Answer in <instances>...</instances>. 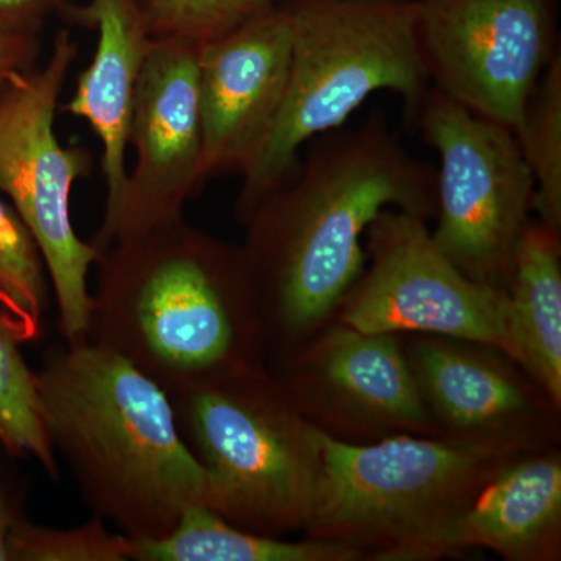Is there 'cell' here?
<instances>
[{"instance_id": "obj_1", "label": "cell", "mask_w": 561, "mask_h": 561, "mask_svg": "<svg viewBox=\"0 0 561 561\" xmlns=\"http://www.w3.org/2000/svg\"><path fill=\"white\" fill-rule=\"evenodd\" d=\"M308 144V157L242 221L267 362L334 320L367 265L365 232L383 209L426 221L437 213V172L405 150L382 111Z\"/></svg>"}, {"instance_id": "obj_2", "label": "cell", "mask_w": 561, "mask_h": 561, "mask_svg": "<svg viewBox=\"0 0 561 561\" xmlns=\"http://www.w3.org/2000/svg\"><path fill=\"white\" fill-rule=\"evenodd\" d=\"M84 341L113 351L169 397L267 364L242 245L184 217L99 251Z\"/></svg>"}, {"instance_id": "obj_3", "label": "cell", "mask_w": 561, "mask_h": 561, "mask_svg": "<svg viewBox=\"0 0 561 561\" xmlns=\"http://www.w3.org/2000/svg\"><path fill=\"white\" fill-rule=\"evenodd\" d=\"M35 375L51 448L94 516L133 540H154L187 508L209 511L208 474L149 376L88 341L51 350Z\"/></svg>"}, {"instance_id": "obj_4", "label": "cell", "mask_w": 561, "mask_h": 561, "mask_svg": "<svg viewBox=\"0 0 561 561\" xmlns=\"http://www.w3.org/2000/svg\"><path fill=\"white\" fill-rule=\"evenodd\" d=\"M287 10L291 54L286 95L271 135L242 173L236 203L241 224L297 169L305 144L345 125L371 94L397 92L409 117H416L430 92L420 2L298 0Z\"/></svg>"}, {"instance_id": "obj_5", "label": "cell", "mask_w": 561, "mask_h": 561, "mask_svg": "<svg viewBox=\"0 0 561 561\" xmlns=\"http://www.w3.org/2000/svg\"><path fill=\"white\" fill-rule=\"evenodd\" d=\"M181 435L210 482L209 511L267 537L305 531L323 478V434L267 364L171 397Z\"/></svg>"}, {"instance_id": "obj_6", "label": "cell", "mask_w": 561, "mask_h": 561, "mask_svg": "<svg viewBox=\"0 0 561 561\" xmlns=\"http://www.w3.org/2000/svg\"><path fill=\"white\" fill-rule=\"evenodd\" d=\"M515 446L394 435L346 445L323 435V478L306 538L364 561H412L513 460Z\"/></svg>"}, {"instance_id": "obj_7", "label": "cell", "mask_w": 561, "mask_h": 561, "mask_svg": "<svg viewBox=\"0 0 561 561\" xmlns=\"http://www.w3.org/2000/svg\"><path fill=\"white\" fill-rule=\"evenodd\" d=\"M77 55L79 46L61 28L47 60L14 76L0 94V192L38 247L66 342L87 335L88 278L99 257L94 243L80 239L70 219L73 184L90 176L94 158L81 144L62 146L55 130Z\"/></svg>"}, {"instance_id": "obj_8", "label": "cell", "mask_w": 561, "mask_h": 561, "mask_svg": "<svg viewBox=\"0 0 561 561\" xmlns=\"http://www.w3.org/2000/svg\"><path fill=\"white\" fill-rule=\"evenodd\" d=\"M416 117L440 160L435 245L468 278L507 290L535 195L515 133L435 88Z\"/></svg>"}, {"instance_id": "obj_9", "label": "cell", "mask_w": 561, "mask_h": 561, "mask_svg": "<svg viewBox=\"0 0 561 561\" xmlns=\"http://www.w3.org/2000/svg\"><path fill=\"white\" fill-rule=\"evenodd\" d=\"M364 241L368 268L342 298L334 320L364 332L485 343L515 360L505 291L463 275L435 245L426 220L383 209Z\"/></svg>"}, {"instance_id": "obj_10", "label": "cell", "mask_w": 561, "mask_h": 561, "mask_svg": "<svg viewBox=\"0 0 561 561\" xmlns=\"http://www.w3.org/2000/svg\"><path fill=\"white\" fill-rule=\"evenodd\" d=\"M268 367L302 416L332 440L368 445L394 435L438 437L398 334L332 320L273 356Z\"/></svg>"}, {"instance_id": "obj_11", "label": "cell", "mask_w": 561, "mask_h": 561, "mask_svg": "<svg viewBox=\"0 0 561 561\" xmlns=\"http://www.w3.org/2000/svg\"><path fill=\"white\" fill-rule=\"evenodd\" d=\"M419 35L435 90L513 133L556 55L546 0H423Z\"/></svg>"}, {"instance_id": "obj_12", "label": "cell", "mask_w": 561, "mask_h": 561, "mask_svg": "<svg viewBox=\"0 0 561 561\" xmlns=\"http://www.w3.org/2000/svg\"><path fill=\"white\" fill-rule=\"evenodd\" d=\"M198 50L194 41L151 39L128 131L135 161L119 209L91 241L99 251L181 219L184 205L205 183Z\"/></svg>"}, {"instance_id": "obj_13", "label": "cell", "mask_w": 561, "mask_h": 561, "mask_svg": "<svg viewBox=\"0 0 561 561\" xmlns=\"http://www.w3.org/2000/svg\"><path fill=\"white\" fill-rule=\"evenodd\" d=\"M398 335L438 437L524 451L560 446L561 405L507 354L463 339Z\"/></svg>"}, {"instance_id": "obj_14", "label": "cell", "mask_w": 561, "mask_h": 561, "mask_svg": "<svg viewBox=\"0 0 561 561\" xmlns=\"http://www.w3.org/2000/svg\"><path fill=\"white\" fill-rule=\"evenodd\" d=\"M291 54L287 7H273L198 50L203 179L242 173L278 117Z\"/></svg>"}, {"instance_id": "obj_15", "label": "cell", "mask_w": 561, "mask_h": 561, "mask_svg": "<svg viewBox=\"0 0 561 561\" xmlns=\"http://www.w3.org/2000/svg\"><path fill=\"white\" fill-rule=\"evenodd\" d=\"M471 549L507 561L561 559L560 446L513 460L412 561L451 559Z\"/></svg>"}, {"instance_id": "obj_16", "label": "cell", "mask_w": 561, "mask_h": 561, "mask_svg": "<svg viewBox=\"0 0 561 561\" xmlns=\"http://www.w3.org/2000/svg\"><path fill=\"white\" fill-rule=\"evenodd\" d=\"M61 13L98 33L92 60L60 111L88 122L101 142L105 224L113 219L124 197L133 103L153 36L139 0H90L80 7L66 3Z\"/></svg>"}, {"instance_id": "obj_17", "label": "cell", "mask_w": 561, "mask_h": 561, "mask_svg": "<svg viewBox=\"0 0 561 561\" xmlns=\"http://www.w3.org/2000/svg\"><path fill=\"white\" fill-rule=\"evenodd\" d=\"M515 360L561 405V232L530 219L505 290Z\"/></svg>"}, {"instance_id": "obj_18", "label": "cell", "mask_w": 561, "mask_h": 561, "mask_svg": "<svg viewBox=\"0 0 561 561\" xmlns=\"http://www.w3.org/2000/svg\"><path fill=\"white\" fill-rule=\"evenodd\" d=\"M127 552L128 560L135 561H364L362 553L348 546L254 534L205 507L187 508L165 537L128 538Z\"/></svg>"}, {"instance_id": "obj_19", "label": "cell", "mask_w": 561, "mask_h": 561, "mask_svg": "<svg viewBox=\"0 0 561 561\" xmlns=\"http://www.w3.org/2000/svg\"><path fill=\"white\" fill-rule=\"evenodd\" d=\"M49 298L50 280L38 247L0 192V309L21 345L43 335Z\"/></svg>"}, {"instance_id": "obj_20", "label": "cell", "mask_w": 561, "mask_h": 561, "mask_svg": "<svg viewBox=\"0 0 561 561\" xmlns=\"http://www.w3.org/2000/svg\"><path fill=\"white\" fill-rule=\"evenodd\" d=\"M535 180L537 219L561 232V55L557 51L531 92L515 131Z\"/></svg>"}, {"instance_id": "obj_21", "label": "cell", "mask_w": 561, "mask_h": 561, "mask_svg": "<svg viewBox=\"0 0 561 561\" xmlns=\"http://www.w3.org/2000/svg\"><path fill=\"white\" fill-rule=\"evenodd\" d=\"M0 445L14 457H32L54 481L58 457L41 415L36 375L0 309Z\"/></svg>"}, {"instance_id": "obj_22", "label": "cell", "mask_w": 561, "mask_h": 561, "mask_svg": "<svg viewBox=\"0 0 561 561\" xmlns=\"http://www.w3.org/2000/svg\"><path fill=\"white\" fill-rule=\"evenodd\" d=\"M128 538L111 531L99 516L68 529L21 518L9 541L11 561H128Z\"/></svg>"}, {"instance_id": "obj_23", "label": "cell", "mask_w": 561, "mask_h": 561, "mask_svg": "<svg viewBox=\"0 0 561 561\" xmlns=\"http://www.w3.org/2000/svg\"><path fill=\"white\" fill-rule=\"evenodd\" d=\"M153 38L206 43L275 7L273 0H139Z\"/></svg>"}, {"instance_id": "obj_24", "label": "cell", "mask_w": 561, "mask_h": 561, "mask_svg": "<svg viewBox=\"0 0 561 561\" xmlns=\"http://www.w3.org/2000/svg\"><path fill=\"white\" fill-rule=\"evenodd\" d=\"M66 3L68 0H0V31L39 38L47 18Z\"/></svg>"}, {"instance_id": "obj_25", "label": "cell", "mask_w": 561, "mask_h": 561, "mask_svg": "<svg viewBox=\"0 0 561 561\" xmlns=\"http://www.w3.org/2000/svg\"><path fill=\"white\" fill-rule=\"evenodd\" d=\"M39 51L41 43L36 36L0 31V94L14 76L38 65Z\"/></svg>"}, {"instance_id": "obj_26", "label": "cell", "mask_w": 561, "mask_h": 561, "mask_svg": "<svg viewBox=\"0 0 561 561\" xmlns=\"http://www.w3.org/2000/svg\"><path fill=\"white\" fill-rule=\"evenodd\" d=\"M21 518L22 516L18 515L10 494L7 493L5 486L0 481V561H9L11 530Z\"/></svg>"}]
</instances>
